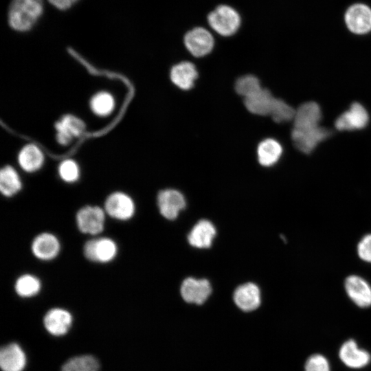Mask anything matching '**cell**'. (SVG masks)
Masks as SVG:
<instances>
[{
    "label": "cell",
    "mask_w": 371,
    "mask_h": 371,
    "mask_svg": "<svg viewBox=\"0 0 371 371\" xmlns=\"http://www.w3.org/2000/svg\"><path fill=\"white\" fill-rule=\"evenodd\" d=\"M322 118L321 108L315 102H304L295 110L291 139L299 151L310 154L332 135L330 130L320 126Z\"/></svg>",
    "instance_id": "obj_1"
},
{
    "label": "cell",
    "mask_w": 371,
    "mask_h": 371,
    "mask_svg": "<svg viewBox=\"0 0 371 371\" xmlns=\"http://www.w3.org/2000/svg\"><path fill=\"white\" fill-rule=\"evenodd\" d=\"M43 11V0H12L8 12L9 25L16 31H27L36 23Z\"/></svg>",
    "instance_id": "obj_2"
},
{
    "label": "cell",
    "mask_w": 371,
    "mask_h": 371,
    "mask_svg": "<svg viewBox=\"0 0 371 371\" xmlns=\"http://www.w3.org/2000/svg\"><path fill=\"white\" fill-rule=\"evenodd\" d=\"M210 27L218 34L229 36L238 30L241 20L238 12L227 5H221L212 11L207 16Z\"/></svg>",
    "instance_id": "obj_3"
},
{
    "label": "cell",
    "mask_w": 371,
    "mask_h": 371,
    "mask_svg": "<svg viewBox=\"0 0 371 371\" xmlns=\"http://www.w3.org/2000/svg\"><path fill=\"white\" fill-rule=\"evenodd\" d=\"M106 214L103 207L85 205L78 210L76 222L79 231L85 234L96 236L104 228Z\"/></svg>",
    "instance_id": "obj_4"
},
{
    "label": "cell",
    "mask_w": 371,
    "mask_h": 371,
    "mask_svg": "<svg viewBox=\"0 0 371 371\" xmlns=\"http://www.w3.org/2000/svg\"><path fill=\"white\" fill-rule=\"evenodd\" d=\"M117 251L115 241L108 237L91 238L83 247V254L88 260L102 264L113 261Z\"/></svg>",
    "instance_id": "obj_5"
},
{
    "label": "cell",
    "mask_w": 371,
    "mask_h": 371,
    "mask_svg": "<svg viewBox=\"0 0 371 371\" xmlns=\"http://www.w3.org/2000/svg\"><path fill=\"white\" fill-rule=\"evenodd\" d=\"M103 208L106 215L120 221L131 219L135 212V205L132 197L121 191L109 194Z\"/></svg>",
    "instance_id": "obj_6"
},
{
    "label": "cell",
    "mask_w": 371,
    "mask_h": 371,
    "mask_svg": "<svg viewBox=\"0 0 371 371\" xmlns=\"http://www.w3.org/2000/svg\"><path fill=\"white\" fill-rule=\"evenodd\" d=\"M369 114L359 102L352 103L335 122V127L339 131H352L366 128L369 123Z\"/></svg>",
    "instance_id": "obj_7"
},
{
    "label": "cell",
    "mask_w": 371,
    "mask_h": 371,
    "mask_svg": "<svg viewBox=\"0 0 371 371\" xmlns=\"http://www.w3.org/2000/svg\"><path fill=\"white\" fill-rule=\"evenodd\" d=\"M184 44L188 52L196 57H202L211 52L214 40L212 34L203 27H195L184 36Z\"/></svg>",
    "instance_id": "obj_8"
},
{
    "label": "cell",
    "mask_w": 371,
    "mask_h": 371,
    "mask_svg": "<svg viewBox=\"0 0 371 371\" xmlns=\"http://www.w3.org/2000/svg\"><path fill=\"white\" fill-rule=\"evenodd\" d=\"M60 243L56 235L50 232H42L36 235L31 243L33 256L42 261L55 259L60 251Z\"/></svg>",
    "instance_id": "obj_9"
},
{
    "label": "cell",
    "mask_w": 371,
    "mask_h": 371,
    "mask_svg": "<svg viewBox=\"0 0 371 371\" xmlns=\"http://www.w3.org/2000/svg\"><path fill=\"white\" fill-rule=\"evenodd\" d=\"M157 205L164 217L172 220L176 218L179 212L185 208L186 200L178 190L166 189L159 192Z\"/></svg>",
    "instance_id": "obj_10"
},
{
    "label": "cell",
    "mask_w": 371,
    "mask_h": 371,
    "mask_svg": "<svg viewBox=\"0 0 371 371\" xmlns=\"http://www.w3.org/2000/svg\"><path fill=\"white\" fill-rule=\"evenodd\" d=\"M212 292V287L205 279L186 278L181 286V295L188 303L202 304Z\"/></svg>",
    "instance_id": "obj_11"
},
{
    "label": "cell",
    "mask_w": 371,
    "mask_h": 371,
    "mask_svg": "<svg viewBox=\"0 0 371 371\" xmlns=\"http://www.w3.org/2000/svg\"><path fill=\"white\" fill-rule=\"evenodd\" d=\"M55 128L58 142L62 145H67L74 138L83 133L85 124L79 117L71 114H67L56 122Z\"/></svg>",
    "instance_id": "obj_12"
},
{
    "label": "cell",
    "mask_w": 371,
    "mask_h": 371,
    "mask_svg": "<svg viewBox=\"0 0 371 371\" xmlns=\"http://www.w3.org/2000/svg\"><path fill=\"white\" fill-rule=\"evenodd\" d=\"M348 28L357 34H364L371 30V10L363 4H355L346 14Z\"/></svg>",
    "instance_id": "obj_13"
},
{
    "label": "cell",
    "mask_w": 371,
    "mask_h": 371,
    "mask_svg": "<svg viewBox=\"0 0 371 371\" xmlns=\"http://www.w3.org/2000/svg\"><path fill=\"white\" fill-rule=\"evenodd\" d=\"M346 291L350 300L361 308L371 306V286L363 278L352 275L345 281Z\"/></svg>",
    "instance_id": "obj_14"
},
{
    "label": "cell",
    "mask_w": 371,
    "mask_h": 371,
    "mask_svg": "<svg viewBox=\"0 0 371 371\" xmlns=\"http://www.w3.org/2000/svg\"><path fill=\"white\" fill-rule=\"evenodd\" d=\"M43 324L51 335L61 336L69 330L72 324V315L66 309L53 308L45 315Z\"/></svg>",
    "instance_id": "obj_15"
},
{
    "label": "cell",
    "mask_w": 371,
    "mask_h": 371,
    "mask_svg": "<svg viewBox=\"0 0 371 371\" xmlns=\"http://www.w3.org/2000/svg\"><path fill=\"white\" fill-rule=\"evenodd\" d=\"M234 302L242 311L249 312L258 308L261 302L258 286L251 282L237 287L233 295Z\"/></svg>",
    "instance_id": "obj_16"
},
{
    "label": "cell",
    "mask_w": 371,
    "mask_h": 371,
    "mask_svg": "<svg viewBox=\"0 0 371 371\" xmlns=\"http://www.w3.org/2000/svg\"><path fill=\"white\" fill-rule=\"evenodd\" d=\"M339 355L346 366L354 369L361 368L370 361V354L359 348L353 339H349L342 344Z\"/></svg>",
    "instance_id": "obj_17"
},
{
    "label": "cell",
    "mask_w": 371,
    "mask_h": 371,
    "mask_svg": "<svg viewBox=\"0 0 371 371\" xmlns=\"http://www.w3.org/2000/svg\"><path fill=\"white\" fill-rule=\"evenodd\" d=\"M275 98L271 91L262 88L256 93L244 98V104L251 113L258 115H270L273 109Z\"/></svg>",
    "instance_id": "obj_18"
},
{
    "label": "cell",
    "mask_w": 371,
    "mask_h": 371,
    "mask_svg": "<svg viewBox=\"0 0 371 371\" xmlns=\"http://www.w3.org/2000/svg\"><path fill=\"white\" fill-rule=\"evenodd\" d=\"M25 365V354L17 344L11 343L1 348L0 366L3 371H22Z\"/></svg>",
    "instance_id": "obj_19"
},
{
    "label": "cell",
    "mask_w": 371,
    "mask_h": 371,
    "mask_svg": "<svg viewBox=\"0 0 371 371\" xmlns=\"http://www.w3.org/2000/svg\"><path fill=\"white\" fill-rule=\"evenodd\" d=\"M170 76L175 86L182 90H189L194 85L198 71L193 63L183 61L171 68Z\"/></svg>",
    "instance_id": "obj_20"
},
{
    "label": "cell",
    "mask_w": 371,
    "mask_h": 371,
    "mask_svg": "<svg viewBox=\"0 0 371 371\" xmlns=\"http://www.w3.org/2000/svg\"><path fill=\"white\" fill-rule=\"evenodd\" d=\"M216 235V229L209 221L201 220L192 229L188 239L189 243L197 248H208Z\"/></svg>",
    "instance_id": "obj_21"
},
{
    "label": "cell",
    "mask_w": 371,
    "mask_h": 371,
    "mask_svg": "<svg viewBox=\"0 0 371 371\" xmlns=\"http://www.w3.org/2000/svg\"><path fill=\"white\" fill-rule=\"evenodd\" d=\"M18 163L25 172L32 173L43 166L44 155L36 145L27 144L19 153Z\"/></svg>",
    "instance_id": "obj_22"
},
{
    "label": "cell",
    "mask_w": 371,
    "mask_h": 371,
    "mask_svg": "<svg viewBox=\"0 0 371 371\" xmlns=\"http://www.w3.org/2000/svg\"><path fill=\"white\" fill-rule=\"evenodd\" d=\"M282 152V145L278 141L272 138L265 139L258 146V162L265 167L272 166L279 161Z\"/></svg>",
    "instance_id": "obj_23"
},
{
    "label": "cell",
    "mask_w": 371,
    "mask_h": 371,
    "mask_svg": "<svg viewBox=\"0 0 371 371\" xmlns=\"http://www.w3.org/2000/svg\"><path fill=\"white\" fill-rule=\"evenodd\" d=\"M22 188V182L16 170L11 166L3 167L0 172V191L3 196L12 197Z\"/></svg>",
    "instance_id": "obj_24"
},
{
    "label": "cell",
    "mask_w": 371,
    "mask_h": 371,
    "mask_svg": "<svg viewBox=\"0 0 371 371\" xmlns=\"http://www.w3.org/2000/svg\"><path fill=\"white\" fill-rule=\"evenodd\" d=\"M41 289L40 279L31 273H24L17 278L14 282L16 293L24 298L37 295Z\"/></svg>",
    "instance_id": "obj_25"
},
{
    "label": "cell",
    "mask_w": 371,
    "mask_h": 371,
    "mask_svg": "<svg viewBox=\"0 0 371 371\" xmlns=\"http://www.w3.org/2000/svg\"><path fill=\"white\" fill-rule=\"evenodd\" d=\"M98 360L92 355H85L68 359L62 366L61 371H99Z\"/></svg>",
    "instance_id": "obj_26"
},
{
    "label": "cell",
    "mask_w": 371,
    "mask_h": 371,
    "mask_svg": "<svg viewBox=\"0 0 371 371\" xmlns=\"http://www.w3.org/2000/svg\"><path fill=\"white\" fill-rule=\"evenodd\" d=\"M114 107V98L107 91L98 92L90 100L91 109L98 116L104 117L109 115Z\"/></svg>",
    "instance_id": "obj_27"
},
{
    "label": "cell",
    "mask_w": 371,
    "mask_h": 371,
    "mask_svg": "<svg viewBox=\"0 0 371 371\" xmlns=\"http://www.w3.org/2000/svg\"><path fill=\"white\" fill-rule=\"evenodd\" d=\"M234 87L236 92L243 98H246L262 88L260 80L251 74H247L238 78Z\"/></svg>",
    "instance_id": "obj_28"
},
{
    "label": "cell",
    "mask_w": 371,
    "mask_h": 371,
    "mask_svg": "<svg viewBox=\"0 0 371 371\" xmlns=\"http://www.w3.org/2000/svg\"><path fill=\"white\" fill-rule=\"evenodd\" d=\"M295 110L282 99L275 100L270 116L276 123H283L293 120Z\"/></svg>",
    "instance_id": "obj_29"
},
{
    "label": "cell",
    "mask_w": 371,
    "mask_h": 371,
    "mask_svg": "<svg viewBox=\"0 0 371 371\" xmlns=\"http://www.w3.org/2000/svg\"><path fill=\"white\" fill-rule=\"evenodd\" d=\"M58 173L63 181L72 183L78 180L80 172L78 164L74 160L67 159L60 163Z\"/></svg>",
    "instance_id": "obj_30"
},
{
    "label": "cell",
    "mask_w": 371,
    "mask_h": 371,
    "mask_svg": "<svg viewBox=\"0 0 371 371\" xmlns=\"http://www.w3.org/2000/svg\"><path fill=\"white\" fill-rule=\"evenodd\" d=\"M305 371H330L326 358L319 354L310 356L304 365Z\"/></svg>",
    "instance_id": "obj_31"
},
{
    "label": "cell",
    "mask_w": 371,
    "mask_h": 371,
    "mask_svg": "<svg viewBox=\"0 0 371 371\" xmlns=\"http://www.w3.org/2000/svg\"><path fill=\"white\" fill-rule=\"evenodd\" d=\"M359 256L364 261L371 262V234L366 235L357 246Z\"/></svg>",
    "instance_id": "obj_32"
},
{
    "label": "cell",
    "mask_w": 371,
    "mask_h": 371,
    "mask_svg": "<svg viewBox=\"0 0 371 371\" xmlns=\"http://www.w3.org/2000/svg\"><path fill=\"white\" fill-rule=\"evenodd\" d=\"M52 5L59 10L69 8L78 0H47Z\"/></svg>",
    "instance_id": "obj_33"
}]
</instances>
